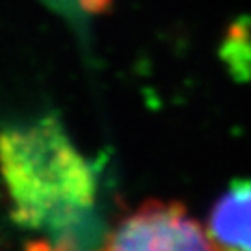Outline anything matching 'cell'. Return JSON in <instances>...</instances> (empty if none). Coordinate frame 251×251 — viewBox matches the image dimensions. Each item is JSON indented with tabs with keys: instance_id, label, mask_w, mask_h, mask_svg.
I'll use <instances>...</instances> for the list:
<instances>
[{
	"instance_id": "6da1fadb",
	"label": "cell",
	"mask_w": 251,
	"mask_h": 251,
	"mask_svg": "<svg viewBox=\"0 0 251 251\" xmlns=\"http://www.w3.org/2000/svg\"><path fill=\"white\" fill-rule=\"evenodd\" d=\"M2 171L21 227L60 234L93 208L95 173L52 116L4 128Z\"/></svg>"
},
{
	"instance_id": "7a4b0ae2",
	"label": "cell",
	"mask_w": 251,
	"mask_h": 251,
	"mask_svg": "<svg viewBox=\"0 0 251 251\" xmlns=\"http://www.w3.org/2000/svg\"><path fill=\"white\" fill-rule=\"evenodd\" d=\"M99 251H214L206 229L179 201L149 199L125 216Z\"/></svg>"
},
{
	"instance_id": "3957f363",
	"label": "cell",
	"mask_w": 251,
	"mask_h": 251,
	"mask_svg": "<svg viewBox=\"0 0 251 251\" xmlns=\"http://www.w3.org/2000/svg\"><path fill=\"white\" fill-rule=\"evenodd\" d=\"M206 234L214 251H251V180H238L208 214Z\"/></svg>"
},
{
	"instance_id": "277c9868",
	"label": "cell",
	"mask_w": 251,
	"mask_h": 251,
	"mask_svg": "<svg viewBox=\"0 0 251 251\" xmlns=\"http://www.w3.org/2000/svg\"><path fill=\"white\" fill-rule=\"evenodd\" d=\"M112 4V0H80V6L84 9H88V11H93V13H97V11H104Z\"/></svg>"
},
{
	"instance_id": "5b68a950",
	"label": "cell",
	"mask_w": 251,
	"mask_h": 251,
	"mask_svg": "<svg viewBox=\"0 0 251 251\" xmlns=\"http://www.w3.org/2000/svg\"><path fill=\"white\" fill-rule=\"evenodd\" d=\"M28 251H67V246L65 244H60V246H49V244H36V246H32V248H28Z\"/></svg>"
}]
</instances>
